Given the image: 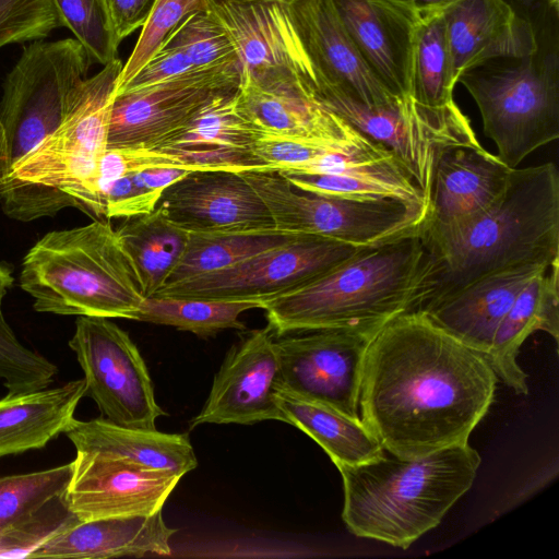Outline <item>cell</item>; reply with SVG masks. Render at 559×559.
I'll use <instances>...</instances> for the list:
<instances>
[{"mask_svg": "<svg viewBox=\"0 0 559 559\" xmlns=\"http://www.w3.org/2000/svg\"><path fill=\"white\" fill-rule=\"evenodd\" d=\"M78 379L55 388L7 394L0 400V457L44 448L74 420L85 396Z\"/></svg>", "mask_w": 559, "mask_h": 559, "instance_id": "cell-29", "label": "cell"}, {"mask_svg": "<svg viewBox=\"0 0 559 559\" xmlns=\"http://www.w3.org/2000/svg\"><path fill=\"white\" fill-rule=\"evenodd\" d=\"M428 267L420 229L367 247L314 282L265 301L274 336L319 329H381L412 311Z\"/></svg>", "mask_w": 559, "mask_h": 559, "instance_id": "cell-4", "label": "cell"}, {"mask_svg": "<svg viewBox=\"0 0 559 559\" xmlns=\"http://www.w3.org/2000/svg\"><path fill=\"white\" fill-rule=\"evenodd\" d=\"M160 198L138 186L131 174L109 182L102 193L103 216L131 218L151 213Z\"/></svg>", "mask_w": 559, "mask_h": 559, "instance_id": "cell-43", "label": "cell"}, {"mask_svg": "<svg viewBox=\"0 0 559 559\" xmlns=\"http://www.w3.org/2000/svg\"><path fill=\"white\" fill-rule=\"evenodd\" d=\"M364 248L367 247L301 235L226 269L166 285L154 296L263 305L324 276Z\"/></svg>", "mask_w": 559, "mask_h": 559, "instance_id": "cell-9", "label": "cell"}, {"mask_svg": "<svg viewBox=\"0 0 559 559\" xmlns=\"http://www.w3.org/2000/svg\"><path fill=\"white\" fill-rule=\"evenodd\" d=\"M443 12L418 22L412 60V99L419 106L442 110L455 104L456 84Z\"/></svg>", "mask_w": 559, "mask_h": 559, "instance_id": "cell-35", "label": "cell"}, {"mask_svg": "<svg viewBox=\"0 0 559 559\" xmlns=\"http://www.w3.org/2000/svg\"><path fill=\"white\" fill-rule=\"evenodd\" d=\"M195 70L201 69H195L180 49L166 45L132 78L129 83L120 90L115 91V94L123 91L156 85Z\"/></svg>", "mask_w": 559, "mask_h": 559, "instance_id": "cell-44", "label": "cell"}, {"mask_svg": "<svg viewBox=\"0 0 559 559\" xmlns=\"http://www.w3.org/2000/svg\"><path fill=\"white\" fill-rule=\"evenodd\" d=\"M549 267L525 264L484 276L419 312L486 357L500 322L520 292Z\"/></svg>", "mask_w": 559, "mask_h": 559, "instance_id": "cell-25", "label": "cell"}, {"mask_svg": "<svg viewBox=\"0 0 559 559\" xmlns=\"http://www.w3.org/2000/svg\"><path fill=\"white\" fill-rule=\"evenodd\" d=\"M457 82L474 98L498 158L518 168L559 138V22L524 28L516 53L479 61Z\"/></svg>", "mask_w": 559, "mask_h": 559, "instance_id": "cell-6", "label": "cell"}, {"mask_svg": "<svg viewBox=\"0 0 559 559\" xmlns=\"http://www.w3.org/2000/svg\"><path fill=\"white\" fill-rule=\"evenodd\" d=\"M276 399L288 424L312 438L335 465L360 464L377 457L383 450L360 419L278 389Z\"/></svg>", "mask_w": 559, "mask_h": 559, "instance_id": "cell-32", "label": "cell"}, {"mask_svg": "<svg viewBox=\"0 0 559 559\" xmlns=\"http://www.w3.org/2000/svg\"><path fill=\"white\" fill-rule=\"evenodd\" d=\"M400 7H403L418 17L423 19L427 15H432L443 10L453 3L455 0H390Z\"/></svg>", "mask_w": 559, "mask_h": 559, "instance_id": "cell-47", "label": "cell"}, {"mask_svg": "<svg viewBox=\"0 0 559 559\" xmlns=\"http://www.w3.org/2000/svg\"><path fill=\"white\" fill-rule=\"evenodd\" d=\"M379 330L319 329L275 340L276 390L360 419L359 392L365 357Z\"/></svg>", "mask_w": 559, "mask_h": 559, "instance_id": "cell-12", "label": "cell"}, {"mask_svg": "<svg viewBox=\"0 0 559 559\" xmlns=\"http://www.w3.org/2000/svg\"><path fill=\"white\" fill-rule=\"evenodd\" d=\"M156 0H106L119 43L143 26Z\"/></svg>", "mask_w": 559, "mask_h": 559, "instance_id": "cell-45", "label": "cell"}, {"mask_svg": "<svg viewBox=\"0 0 559 559\" xmlns=\"http://www.w3.org/2000/svg\"><path fill=\"white\" fill-rule=\"evenodd\" d=\"M300 236L301 234L277 229L189 233L185 254L164 286L226 269L258 253L286 245Z\"/></svg>", "mask_w": 559, "mask_h": 559, "instance_id": "cell-34", "label": "cell"}, {"mask_svg": "<svg viewBox=\"0 0 559 559\" xmlns=\"http://www.w3.org/2000/svg\"><path fill=\"white\" fill-rule=\"evenodd\" d=\"M254 308H262V305L254 301L153 296L144 299L135 320L210 337L227 329H246L239 316Z\"/></svg>", "mask_w": 559, "mask_h": 559, "instance_id": "cell-36", "label": "cell"}, {"mask_svg": "<svg viewBox=\"0 0 559 559\" xmlns=\"http://www.w3.org/2000/svg\"><path fill=\"white\" fill-rule=\"evenodd\" d=\"M513 168L479 142L443 147L437 158L424 240L448 236L489 209L507 189Z\"/></svg>", "mask_w": 559, "mask_h": 559, "instance_id": "cell-17", "label": "cell"}, {"mask_svg": "<svg viewBox=\"0 0 559 559\" xmlns=\"http://www.w3.org/2000/svg\"><path fill=\"white\" fill-rule=\"evenodd\" d=\"M180 478L123 459L76 451L64 500L79 521L148 515L163 509Z\"/></svg>", "mask_w": 559, "mask_h": 559, "instance_id": "cell-15", "label": "cell"}, {"mask_svg": "<svg viewBox=\"0 0 559 559\" xmlns=\"http://www.w3.org/2000/svg\"><path fill=\"white\" fill-rule=\"evenodd\" d=\"M424 242L428 267L412 311H425L484 276L559 262L556 164L513 168L507 189L483 214L448 236Z\"/></svg>", "mask_w": 559, "mask_h": 559, "instance_id": "cell-2", "label": "cell"}, {"mask_svg": "<svg viewBox=\"0 0 559 559\" xmlns=\"http://www.w3.org/2000/svg\"><path fill=\"white\" fill-rule=\"evenodd\" d=\"M122 67L116 58L86 78L66 119L29 154L95 178L99 159L108 148L111 105Z\"/></svg>", "mask_w": 559, "mask_h": 559, "instance_id": "cell-23", "label": "cell"}, {"mask_svg": "<svg viewBox=\"0 0 559 559\" xmlns=\"http://www.w3.org/2000/svg\"><path fill=\"white\" fill-rule=\"evenodd\" d=\"M158 205L188 233L276 229L265 203L239 171H192L168 187Z\"/></svg>", "mask_w": 559, "mask_h": 559, "instance_id": "cell-19", "label": "cell"}, {"mask_svg": "<svg viewBox=\"0 0 559 559\" xmlns=\"http://www.w3.org/2000/svg\"><path fill=\"white\" fill-rule=\"evenodd\" d=\"M20 286L37 312L135 320L144 299L136 270L108 222L53 230L25 254Z\"/></svg>", "mask_w": 559, "mask_h": 559, "instance_id": "cell-5", "label": "cell"}, {"mask_svg": "<svg viewBox=\"0 0 559 559\" xmlns=\"http://www.w3.org/2000/svg\"><path fill=\"white\" fill-rule=\"evenodd\" d=\"M286 3L314 72V88H330L370 108L405 103L392 96L365 63L331 0H286Z\"/></svg>", "mask_w": 559, "mask_h": 559, "instance_id": "cell-18", "label": "cell"}, {"mask_svg": "<svg viewBox=\"0 0 559 559\" xmlns=\"http://www.w3.org/2000/svg\"><path fill=\"white\" fill-rule=\"evenodd\" d=\"M194 170L181 167H156L131 174L135 183L162 198L163 192Z\"/></svg>", "mask_w": 559, "mask_h": 559, "instance_id": "cell-46", "label": "cell"}, {"mask_svg": "<svg viewBox=\"0 0 559 559\" xmlns=\"http://www.w3.org/2000/svg\"><path fill=\"white\" fill-rule=\"evenodd\" d=\"M453 72L488 58L516 53L521 39L506 0H455L443 10Z\"/></svg>", "mask_w": 559, "mask_h": 559, "instance_id": "cell-30", "label": "cell"}, {"mask_svg": "<svg viewBox=\"0 0 559 559\" xmlns=\"http://www.w3.org/2000/svg\"><path fill=\"white\" fill-rule=\"evenodd\" d=\"M236 102L240 114L262 134L341 145L367 138L306 88L269 91L240 83Z\"/></svg>", "mask_w": 559, "mask_h": 559, "instance_id": "cell-26", "label": "cell"}, {"mask_svg": "<svg viewBox=\"0 0 559 559\" xmlns=\"http://www.w3.org/2000/svg\"><path fill=\"white\" fill-rule=\"evenodd\" d=\"M237 91L216 96L156 150L198 170H271L253 153L262 133L238 110Z\"/></svg>", "mask_w": 559, "mask_h": 559, "instance_id": "cell-22", "label": "cell"}, {"mask_svg": "<svg viewBox=\"0 0 559 559\" xmlns=\"http://www.w3.org/2000/svg\"><path fill=\"white\" fill-rule=\"evenodd\" d=\"M76 451L119 457L182 477L198 460L187 433L116 425L104 417L74 420L64 431Z\"/></svg>", "mask_w": 559, "mask_h": 559, "instance_id": "cell-28", "label": "cell"}, {"mask_svg": "<svg viewBox=\"0 0 559 559\" xmlns=\"http://www.w3.org/2000/svg\"><path fill=\"white\" fill-rule=\"evenodd\" d=\"M242 175L281 231L372 247L419 230L428 216L427 209L396 199L358 200L301 191L276 170Z\"/></svg>", "mask_w": 559, "mask_h": 559, "instance_id": "cell-7", "label": "cell"}, {"mask_svg": "<svg viewBox=\"0 0 559 559\" xmlns=\"http://www.w3.org/2000/svg\"><path fill=\"white\" fill-rule=\"evenodd\" d=\"M118 237L140 277L145 297L154 296L185 254L189 233L157 205L151 213L127 218Z\"/></svg>", "mask_w": 559, "mask_h": 559, "instance_id": "cell-33", "label": "cell"}, {"mask_svg": "<svg viewBox=\"0 0 559 559\" xmlns=\"http://www.w3.org/2000/svg\"><path fill=\"white\" fill-rule=\"evenodd\" d=\"M207 8V0H156L132 53L122 67L116 91L132 80L189 16Z\"/></svg>", "mask_w": 559, "mask_h": 559, "instance_id": "cell-39", "label": "cell"}, {"mask_svg": "<svg viewBox=\"0 0 559 559\" xmlns=\"http://www.w3.org/2000/svg\"><path fill=\"white\" fill-rule=\"evenodd\" d=\"M274 337L269 326L254 330L228 350L203 408L190 420L191 429L202 424H288L276 399L278 360Z\"/></svg>", "mask_w": 559, "mask_h": 559, "instance_id": "cell-16", "label": "cell"}, {"mask_svg": "<svg viewBox=\"0 0 559 559\" xmlns=\"http://www.w3.org/2000/svg\"><path fill=\"white\" fill-rule=\"evenodd\" d=\"M166 45L180 49L195 69L238 60L228 34L209 10L189 16Z\"/></svg>", "mask_w": 559, "mask_h": 559, "instance_id": "cell-40", "label": "cell"}, {"mask_svg": "<svg viewBox=\"0 0 559 559\" xmlns=\"http://www.w3.org/2000/svg\"><path fill=\"white\" fill-rule=\"evenodd\" d=\"M313 96L360 134L392 152L428 202L440 151L448 145L478 142L456 104L442 110L424 108L414 100L370 108L325 87H317Z\"/></svg>", "mask_w": 559, "mask_h": 559, "instance_id": "cell-10", "label": "cell"}, {"mask_svg": "<svg viewBox=\"0 0 559 559\" xmlns=\"http://www.w3.org/2000/svg\"><path fill=\"white\" fill-rule=\"evenodd\" d=\"M75 38L34 40L7 74L0 99V145L27 153L68 116L91 64Z\"/></svg>", "mask_w": 559, "mask_h": 559, "instance_id": "cell-8", "label": "cell"}, {"mask_svg": "<svg viewBox=\"0 0 559 559\" xmlns=\"http://www.w3.org/2000/svg\"><path fill=\"white\" fill-rule=\"evenodd\" d=\"M480 463L467 442L416 459L383 449L367 462L336 465L344 488L342 519L358 537L407 549L471 489Z\"/></svg>", "mask_w": 559, "mask_h": 559, "instance_id": "cell-3", "label": "cell"}, {"mask_svg": "<svg viewBox=\"0 0 559 559\" xmlns=\"http://www.w3.org/2000/svg\"><path fill=\"white\" fill-rule=\"evenodd\" d=\"M238 60L116 93L111 105L108 148L156 150L216 96L237 91Z\"/></svg>", "mask_w": 559, "mask_h": 559, "instance_id": "cell-14", "label": "cell"}, {"mask_svg": "<svg viewBox=\"0 0 559 559\" xmlns=\"http://www.w3.org/2000/svg\"><path fill=\"white\" fill-rule=\"evenodd\" d=\"M12 283L11 271L0 264V379L8 394L48 388L58 373L52 361L21 343L7 322L2 301Z\"/></svg>", "mask_w": 559, "mask_h": 559, "instance_id": "cell-37", "label": "cell"}, {"mask_svg": "<svg viewBox=\"0 0 559 559\" xmlns=\"http://www.w3.org/2000/svg\"><path fill=\"white\" fill-rule=\"evenodd\" d=\"M365 63L401 102L412 99V60L420 21L390 0H331Z\"/></svg>", "mask_w": 559, "mask_h": 559, "instance_id": "cell-20", "label": "cell"}, {"mask_svg": "<svg viewBox=\"0 0 559 559\" xmlns=\"http://www.w3.org/2000/svg\"><path fill=\"white\" fill-rule=\"evenodd\" d=\"M59 26L52 0H0V48L43 39Z\"/></svg>", "mask_w": 559, "mask_h": 559, "instance_id": "cell-41", "label": "cell"}, {"mask_svg": "<svg viewBox=\"0 0 559 559\" xmlns=\"http://www.w3.org/2000/svg\"><path fill=\"white\" fill-rule=\"evenodd\" d=\"M84 372L85 396L102 417L123 427L156 429L157 405L146 365L129 334L109 318L79 317L69 341Z\"/></svg>", "mask_w": 559, "mask_h": 559, "instance_id": "cell-11", "label": "cell"}, {"mask_svg": "<svg viewBox=\"0 0 559 559\" xmlns=\"http://www.w3.org/2000/svg\"><path fill=\"white\" fill-rule=\"evenodd\" d=\"M241 67V82L262 90L306 88L316 76L286 0H207Z\"/></svg>", "mask_w": 559, "mask_h": 559, "instance_id": "cell-13", "label": "cell"}, {"mask_svg": "<svg viewBox=\"0 0 559 559\" xmlns=\"http://www.w3.org/2000/svg\"><path fill=\"white\" fill-rule=\"evenodd\" d=\"M176 532L165 523L162 510L148 515L75 520L41 540L25 558L169 556Z\"/></svg>", "mask_w": 559, "mask_h": 559, "instance_id": "cell-24", "label": "cell"}, {"mask_svg": "<svg viewBox=\"0 0 559 559\" xmlns=\"http://www.w3.org/2000/svg\"><path fill=\"white\" fill-rule=\"evenodd\" d=\"M72 473L73 461L0 477V558H25L41 540L78 520L64 500Z\"/></svg>", "mask_w": 559, "mask_h": 559, "instance_id": "cell-21", "label": "cell"}, {"mask_svg": "<svg viewBox=\"0 0 559 559\" xmlns=\"http://www.w3.org/2000/svg\"><path fill=\"white\" fill-rule=\"evenodd\" d=\"M344 146L348 145L262 134L252 150L266 167L281 173L304 166L332 150Z\"/></svg>", "mask_w": 559, "mask_h": 559, "instance_id": "cell-42", "label": "cell"}, {"mask_svg": "<svg viewBox=\"0 0 559 559\" xmlns=\"http://www.w3.org/2000/svg\"><path fill=\"white\" fill-rule=\"evenodd\" d=\"M544 331L558 342L559 262L532 278L500 322L486 355L497 378L519 394H527V377L518 364L526 338Z\"/></svg>", "mask_w": 559, "mask_h": 559, "instance_id": "cell-27", "label": "cell"}, {"mask_svg": "<svg viewBox=\"0 0 559 559\" xmlns=\"http://www.w3.org/2000/svg\"><path fill=\"white\" fill-rule=\"evenodd\" d=\"M498 378L487 358L423 312L386 322L368 346L359 416L402 459L467 443L488 413Z\"/></svg>", "mask_w": 559, "mask_h": 559, "instance_id": "cell-1", "label": "cell"}, {"mask_svg": "<svg viewBox=\"0 0 559 559\" xmlns=\"http://www.w3.org/2000/svg\"><path fill=\"white\" fill-rule=\"evenodd\" d=\"M61 26L83 46L92 62L106 66L117 58L119 41L106 0H52Z\"/></svg>", "mask_w": 559, "mask_h": 559, "instance_id": "cell-38", "label": "cell"}, {"mask_svg": "<svg viewBox=\"0 0 559 559\" xmlns=\"http://www.w3.org/2000/svg\"><path fill=\"white\" fill-rule=\"evenodd\" d=\"M280 174L301 191L358 200L390 198L423 206L429 212L424 192L394 155L354 165L338 175Z\"/></svg>", "mask_w": 559, "mask_h": 559, "instance_id": "cell-31", "label": "cell"}]
</instances>
